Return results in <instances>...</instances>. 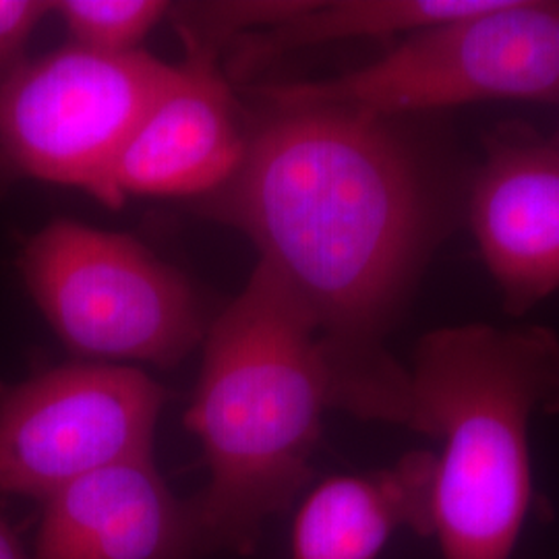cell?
I'll use <instances>...</instances> for the list:
<instances>
[{
    "mask_svg": "<svg viewBox=\"0 0 559 559\" xmlns=\"http://www.w3.org/2000/svg\"><path fill=\"white\" fill-rule=\"evenodd\" d=\"M263 104L207 214L253 240L318 323L332 408L404 427L408 369L385 336L452 233L471 173L425 117Z\"/></svg>",
    "mask_w": 559,
    "mask_h": 559,
    "instance_id": "1",
    "label": "cell"
},
{
    "mask_svg": "<svg viewBox=\"0 0 559 559\" xmlns=\"http://www.w3.org/2000/svg\"><path fill=\"white\" fill-rule=\"evenodd\" d=\"M332 408L318 323L258 263L207 330L185 423L200 438L210 483L195 498L207 551L251 556L265 522L313 475L321 420Z\"/></svg>",
    "mask_w": 559,
    "mask_h": 559,
    "instance_id": "2",
    "label": "cell"
},
{
    "mask_svg": "<svg viewBox=\"0 0 559 559\" xmlns=\"http://www.w3.org/2000/svg\"><path fill=\"white\" fill-rule=\"evenodd\" d=\"M559 415V334L459 323L419 340L404 427L440 441L431 537L443 559H510L533 498L531 425Z\"/></svg>",
    "mask_w": 559,
    "mask_h": 559,
    "instance_id": "3",
    "label": "cell"
},
{
    "mask_svg": "<svg viewBox=\"0 0 559 559\" xmlns=\"http://www.w3.org/2000/svg\"><path fill=\"white\" fill-rule=\"evenodd\" d=\"M255 92L261 100L328 102L388 117L485 100L559 104V0H491L473 15L406 36L357 71Z\"/></svg>",
    "mask_w": 559,
    "mask_h": 559,
    "instance_id": "4",
    "label": "cell"
},
{
    "mask_svg": "<svg viewBox=\"0 0 559 559\" xmlns=\"http://www.w3.org/2000/svg\"><path fill=\"white\" fill-rule=\"evenodd\" d=\"M21 274L60 342L83 359L173 367L203 336L189 282L131 237L50 222L27 240Z\"/></svg>",
    "mask_w": 559,
    "mask_h": 559,
    "instance_id": "5",
    "label": "cell"
},
{
    "mask_svg": "<svg viewBox=\"0 0 559 559\" xmlns=\"http://www.w3.org/2000/svg\"><path fill=\"white\" fill-rule=\"evenodd\" d=\"M173 64L108 57L67 44L29 59L0 90V160L29 179L78 187L96 200L122 145Z\"/></svg>",
    "mask_w": 559,
    "mask_h": 559,
    "instance_id": "6",
    "label": "cell"
},
{
    "mask_svg": "<svg viewBox=\"0 0 559 559\" xmlns=\"http://www.w3.org/2000/svg\"><path fill=\"white\" fill-rule=\"evenodd\" d=\"M164 388L135 367L69 362L0 400V493L44 501L73 480L154 459Z\"/></svg>",
    "mask_w": 559,
    "mask_h": 559,
    "instance_id": "7",
    "label": "cell"
},
{
    "mask_svg": "<svg viewBox=\"0 0 559 559\" xmlns=\"http://www.w3.org/2000/svg\"><path fill=\"white\" fill-rule=\"evenodd\" d=\"M480 145L464 212L503 311L522 318L559 290V147L522 122Z\"/></svg>",
    "mask_w": 559,
    "mask_h": 559,
    "instance_id": "8",
    "label": "cell"
},
{
    "mask_svg": "<svg viewBox=\"0 0 559 559\" xmlns=\"http://www.w3.org/2000/svg\"><path fill=\"white\" fill-rule=\"evenodd\" d=\"M247 138L218 60L187 55L122 145L98 200L119 207L129 195H210L239 168Z\"/></svg>",
    "mask_w": 559,
    "mask_h": 559,
    "instance_id": "9",
    "label": "cell"
},
{
    "mask_svg": "<svg viewBox=\"0 0 559 559\" xmlns=\"http://www.w3.org/2000/svg\"><path fill=\"white\" fill-rule=\"evenodd\" d=\"M32 559H195L207 554L195 498L179 500L154 459L122 462L41 501Z\"/></svg>",
    "mask_w": 559,
    "mask_h": 559,
    "instance_id": "10",
    "label": "cell"
},
{
    "mask_svg": "<svg viewBox=\"0 0 559 559\" xmlns=\"http://www.w3.org/2000/svg\"><path fill=\"white\" fill-rule=\"evenodd\" d=\"M436 452L415 450L381 471L336 475L300 506L290 559H378L400 528L431 537Z\"/></svg>",
    "mask_w": 559,
    "mask_h": 559,
    "instance_id": "11",
    "label": "cell"
},
{
    "mask_svg": "<svg viewBox=\"0 0 559 559\" xmlns=\"http://www.w3.org/2000/svg\"><path fill=\"white\" fill-rule=\"evenodd\" d=\"M489 4L491 0H311L293 20L235 41L228 73L235 80L255 75L280 57L309 46L413 36L445 21L473 15Z\"/></svg>",
    "mask_w": 559,
    "mask_h": 559,
    "instance_id": "12",
    "label": "cell"
},
{
    "mask_svg": "<svg viewBox=\"0 0 559 559\" xmlns=\"http://www.w3.org/2000/svg\"><path fill=\"white\" fill-rule=\"evenodd\" d=\"M164 0H59V15L69 44L83 50L124 57L141 52V41L170 13Z\"/></svg>",
    "mask_w": 559,
    "mask_h": 559,
    "instance_id": "13",
    "label": "cell"
},
{
    "mask_svg": "<svg viewBox=\"0 0 559 559\" xmlns=\"http://www.w3.org/2000/svg\"><path fill=\"white\" fill-rule=\"evenodd\" d=\"M311 0H263V2H185L170 13L185 41L187 55L218 60L226 44L242 38V29H270L293 20Z\"/></svg>",
    "mask_w": 559,
    "mask_h": 559,
    "instance_id": "14",
    "label": "cell"
},
{
    "mask_svg": "<svg viewBox=\"0 0 559 559\" xmlns=\"http://www.w3.org/2000/svg\"><path fill=\"white\" fill-rule=\"evenodd\" d=\"M50 13L46 0H0V90L29 62V41Z\"/></svg>",
    "mask_w": 559,
    "mask_h": 559,
    "instance_id": "15",
    "label": "cell"
},
{
    "mask_svg": "<svg viewBox=\"0 0 559 559\" xmlns=\"http://www.w3.org/2000/svg\"><path fill=\"white\" fill-rule=\"evenodd\" d=\"M0 559H32L25 554L17 533L2 514H0Z\"/></svg>",
    "mask_w": 559,
    "mask_h": 559,
    "instance_id": "16",
    "label": "cell"
},
{
    "mask_svg": "<svg viewBox=\"0 0 559 559\" xmlns=\"http://www.w3.org/2000/svg\"><path fill=\"white\" fill-rule=\"evenodd\" d=\"M549 140H551V143H554L556 147H559V131H556V133H554Z\"/></svg>",
    "mask_w": 559,
    "mask_h": 559,
    "instance_id": "17",
    "label": "cell"
}]
</instances>
